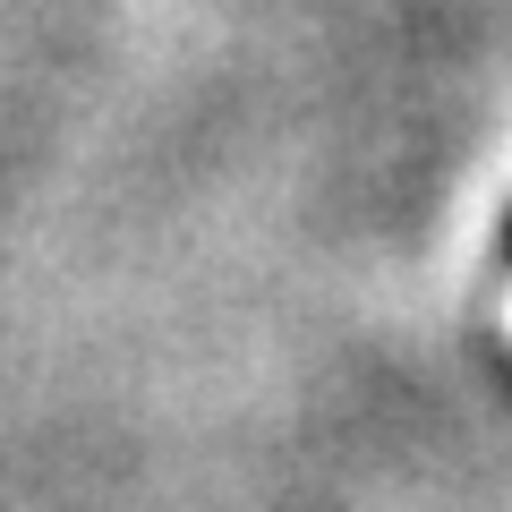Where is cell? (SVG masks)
<instances>
[{"instance_id": "obj_1", "label": "cell", "mask_w": 512, "mask_h": 512, "mask_svg": "<svg viewBox=\"0 0 512 512\" xmlns=\"http://www.w3.org/2000/svg\"><path fill=\"white\" fill-rule=\"evenodd\" d=\"M504 256H512V214H504Z\"/></svg>"}]
</instances>
